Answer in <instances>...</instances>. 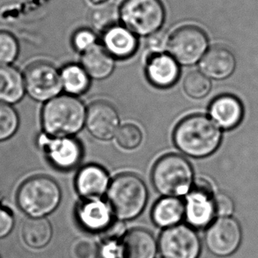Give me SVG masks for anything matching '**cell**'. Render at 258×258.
<instances>
[{"label": "cell", "mask_w": 258, "mask_h": 258, "mask_svg": "<svg viewBox=\"0 0 258 258\" xmlns=\"http://www.w3.org/2000/svg\"><path fill=\"white\" fill-rule=\"evenodd\" d=\"M173 141L178 150L187 156L207 157L220 146L221 132L210 117L196 114L178 122L173 133Z\"/></svg>", "instance_id": "6da1fadb"}, {"label": "cell", "mask_w": 258, "mask_h": 258, "mask_svg": "<svg viewBox=\"0 0 258 258\" xmlns=\"http://www.w3.org/2000/svg\"><path fill=\"white\" fill-rule=\"evenodd\" d=\"M87 108L77 96L60 94L42 108L44 133L51 137H74L86 124Z\"/></svg>", "instance_id": "7a4b0ae2"}, {"label": "cell", "mask_w": 258, "mask_h": 258, "mask_svg": "<svg viewBox=\"0 0 258 258\" xmlns=\"http://www.w3.org/2000/svg\"><path fill=\"white\" fill-rule=\"evenodd\" d=\"M106 195L115 219L124 222L140 216L147 206L149 194L141 178L123 173L112 180Z\"/></svg>", "instance_id": "3957f363"}, {"label": "cell", "mask_w": 258, "mask_h": 258, "mask_svg": "<svg viewBox=\"0 0 258 258\" xmlns=\"http://www.w3.org/2000/svg\"><path fill=\"white\" fill-rule=\"evenodd\" d=\"M152 182L162 197H186L194 183L193 168L189 161L180 154H166L155 162Z\"/></svg>", "instance_id": "277c9868"}, {"label": "cell", "mask_w": 258, "mask_h": 258, "mask_svg": "<svg viewBox=\"0 0 258 258\" xmlns=\"http://www.w3.org/2000/svg\"><path fill=\"white\" fill-rule=\"evenodd\" d=\"M62 191L53 178L36 175L21 185L17 193L18 206L31 218H43L59 206Z\"/></svg>", "instance_id": "5b68a950"}, {"label": "cell", "mask_w": 258, "mask_h": 258, "mask_svg": "<svg viewBox=\"0 0 258 258\" xmlns=\"http://www.w3.org/2000/svg\"><path fill=\"white\" fill-rule=\"evenodd\" d=\"M122 26L139 36H149L164 24L165 8L161 0H125L119 10Z\"/></svg>", "instance_id": "8992f818"}, {"label": "cell", "mask_w": 258, "mask_h": 258, "mask_svg": "<svg viewBox=\"0 0 258 258\" xmlns=\"http://www.w3.org/2000/svg\"><path fill=\"white\" fill-rule=\"evenodd\" d=\"M207 50V35L196 26L181 27L169 35L168 53L180 66L190 67L199 63Z\"/></svg>", "instance_id": "52a82bcc"}, {"label": "cell", "mask_w": 258, "mask_h": 258, "mask_svg": "<svg viewBox=\"0 0 258 258\" xmlns=\"http://www.w3.org/2000/svg\"><path fill=\"white\" fill-rule=\"evenodd\" d=\"M25 87L35 101L47 102L61 94L63 86L60 71L48 62H36L26 69Z\"/></svg>", "instance_id": "ba28073f"}, {"label": "cell", "mask_w": 258, "mask_h": 258, "mask_svg": "<svg viewBox=\"0 0 258 258\" xmlns=\"http://www.w3.org/2000/svg\"><path fill=\"white\" fill-rule=\"evenodd\" d=\"M158 242L162 258H199L201 252L195 229L184 224L164 229Z\"/></svg>", "instance_id": "9c48e42d"}, {"label": "cell", "mask_w": 258, "mask_h": 258, "mask_svg": "<svg viewBox=\"0 0 258 258\" xmlns=\"http://www.w3.org/2000/svg\"><path fill=\"white\" fill-rule=\"evenodd\" d=\"M37 142L49 162L59 170H72L82 161L83 147L74 137H51L42 133Z\"/></svg>", "instance_id": "30bf717a"}, {"label": "cell", "mask_w": 258, "mask_h": 258, "mask_svg": "<svg viewBox=\"0 0 258 258\" xmlns=\"http://www.w3.org/2000/svg\"><path fill=\"white\" fill-rule=\"evenodd\" d=\"M213 185L206 179L194 181L190 191L185 197V219L193 228H202L211 224L215 215Z\"/></svg>", "instance_id": "8fae6325"}, {"label": "cell", "mask_w": 258, "mask_h": 258, "mask_svg": "<svg viewBox=\"0 0 258 258\" xmlns=\"http://www.w3.org/2000/svg\"><path fill=\"white\" fill-rule=\"evenodd\" d=\"M242 234L240 225L231 217H221L210 225L206 233V247L217 256H228L237 250Z\"/></svg>", "instance_id": "7c38bea8"}, {"label": "cell", "mask_w": 258, "mask_h": 258, "mask_svg": "<svg viewBox=\"0 0 258 258\" xmlns=\"http://www.w3.org/2000/svg\"><path fill=\"white\" fill-rule=\"evenodd\" d=\"M85 126L96 140H111L121 126L118 112L107 101H94L87 108Z\"/></svg>", "instance_id": "4fadbf2b"}, {"label": "cell", "mask_w": 258, "mask_h": 258, "mask_svg": "<svg viewBox=\"0 0 258 258\" xmlns=\"http://www.w3.org/2000/svg\"><path fill=\"white\" fill-rule=\"evenodd\" d=\"M75 214L81 227L95 234H103L115 221L108 203L101 199H83Z\"/></svg>", "instance_id": "5bb4252c"}, {"label": "cell", "mask_w": 258, "mask_h": 258, "mask_svg": "<svg viewBox=\"0 0 258 258\" xmlns=\"http://www.w3.org/2000/svg\"><path fill=\"white\" fill-rule=\"evenodd\" d=\"M119 258H156L159 242L149 231L133 228L118 242Z\"/></svg>", "instance_id": "9a60e30c"}, {"label": "cell", "mask_w": 258, "mask_h": 258, "mask_svg": "<svg viewBox=\"0 0 258 258\" xmlns=\"http://www.w3.org/2000/svg\"><path fill=\"white\" fill-rule=\"evenodd\" d=\"M180 64L168 53L152 54L146 64V75L151 84L158 88H169L177 82Z\"/></svg>", "instance_id": "2e32d148"}, {"label": "cell", "mask_w": 258, "mask_h": 258, "mask_svg": "<svg viewBox=\"0 0 258 258\" xmlns=\"http://www.w3.org/2000/svg\"><path fill=\"white\" fill-rule=\"evenodd\" d=\"M111 180L108 171L96 164L86 165L75 178V188L83 199H101L107 194Z\"/></svg>", "instance_id": "e0dca14e"}, {"label": "cell", "mask_w": 258, "mask_h": 258, "mask_svg": "<svg viewBox=\"0 0 258 258\" xmlns=\"http://www.w3.org/2000/svg\"><path fill=\"white\" fill-rule=\"evenodd\" d=\"M101 41V45L115 59L130 58L139 47L137 35L124 26L118 24L105 30Z\"/></svg>", "instance_id": "ac0fdd59"}, {"label": "cell", "mask_w": 258, "mask_h": 258, "mask_svg": "<svg viewBox=\"0 0 258 258\" xmlns=\"http://www.w3.org/2000/svg\"><path fill=\"white\" fill-rule=\"evenodd\" d=\"M235 64V56L230 49L215 46L206 51L199 62V68L209 79L224 80L234 73Z\"/></svg>", "instance_id": "d6986e66"}, {"label": "cell", "mask_w": 258, "mask_h": 258, "mask_svg": "<svg viewBox=\"0 0 258 258\" xmlns=\"http://www.w3.org/2000/svg\"><path fill=\"white\" fill-rule=\"evenodd\" d=\"M211 119L223 129H233L243 117L241 101L231 94H223L213 100L210 105Z\"/></svg>", "instance_id": "ffe728a7"}, {"label": "cell", "mask_w": 258, "mask_h": 258, "mask_svg": "<svg viewBox=\"0 0 258 258\" xmlns=\"http://www.w3.org/2000/svg\"><path fill=\"white\" fill-rule=\"evenodd\" d=\"M81 64L91 79L102 81L113 74L115 59L103 46L97 44L81 54Z\"/></svg>", "instance_id": "44dd1931"}, {"label": "cell", "mask_w": 258, "mask_h": 258, "mask_svg": "<svg viewBox=\"0 0 258 258\" xmlns=\"http://www.w3.org/2000/svg\"><path fill=\"white\" fill-rule=\"evenodd\" d=\"M185 219L184 201L180 198L163 197L152 210V220L157 227L168 228L181 224Z\"/></svg>", "instance_id": "7402d4cb"}, {"label": "cell", "mask_w": 258, "mask_h": 258, "mask_svg": "<svg viewBox=\"0 0 258 258\" xmlns=\"http://www.w3.org/2000/svg\"><path fill=\"white\" fill-rule=\"evenodd\" d=\"M26 92L24 76L15 67L0 64V101L16 103Z\"/></svg>", "instance_id": "603a6c76"}, {"label": "cell", "mask_w": 258, "mask_h": 258, "mask_svg": "<svg viewBox=\"0 0 258 258\" xmlns=\"http://www.w3.org/2000/svg\"><path fill=\"white\" fill-rule=\"evenodd\" d=\"M22 238L32 248H42L49 244L52 238V227L49 220L43 218L29 217L22 227Z\"/></svg>", "instance_id": "cb8c5ba5"}, {"label": "cell", "mask_w": 258, "mask_h": 258, "mask_svg": "<svg viewBox=\"0 0 258 258\" xmlns=\"http://www.w3.org/2000/svg\"><path fill=\"white\" fill-rule=\"evenodd\" d=\"M63 90L67 94L79 96L85 94L90 87L91 78L81 64L70 63L60 71Z\"/></svg>", "instance_id": "d4e9b609"}, {"label": "cell", "mask_w": 258, "mask_h": 258, "mask_svg": "<svg viewBox=\"0 0 258 258\" xmlns=\"http://www.w3.org/2000/svg\"><path fill=\"white\" fill-rule=\"evenodd\" d=\"M211 88L212 83L209 78L199 71L187 74L183 81V90L187 95L193 99L206 97Z\"/></svg>", "instance_id": "484cf974"}, {"label": "cell", "mask_w": 258, "mask_h": 258, "mask_svg": "<svg viewBox=\"0 0 258 258\" xmlns=\"http://www.w3.org/2000/svg\"><path fill=\"white\" fill-rule=\"evenodd\" d=\"M115 139L117 145L122 149L134 150L142 143L143 133L136 124L126 123L120 126Z\"/></svg>", "instance_id": "4316f807"}, {"label": "cell", "mask_w": 258, "mask_h": 258, "mask_svg": "<svg viewBox=\"0 0 258 258\" xmlns=\"http://www.w3.org/2000/svg\"><path fill=\"white\" fill-rule=\"evenodd\" d=\"M19 123L20 119L16 110L8 103L0 101V141L14 136Z\"/></svg>", "instance_id": "83f0119b"}, {"label": "cell", "mask_w": 258, "mask_h": 258, "mask_svg": "<svg viewBox=\"0 0 258 258\" xmlns=\"http://www.w3.org/2000/svg\"><path fill=\"white\" fill-rule=\"evenodd\" d=\"M120 19L119 12L114 6L98 8L91 14V23L95 29L103 32L108 28L116 25V21Z\"/></svg>", "instance_id": "f1b7e54d"}, {"label": "cell", "mask_w": 258, "mask_h": 258, "mask_svg": "<svg viewBox=\"0 0 258 258\" xmlns=\"http://www.w3.org/2000/svg\"><path fill=\"white\" fill-rule=\"evenodd\" d=\"M19 54V43L11 33L0 31V64L14 62Z\"/></svg>", "instance_id": "f546056e"}, {"label": "cell", "mask_w": 258, "mask_h": 258, "mask_svg": "<svg viewBox=\"0 0 258 258\" xmlns=\"http://www.w3.org/2000/svg\"><path fill=\"white\" fill-rule=\"evenodd\" d=\"M71 258H97L99 248L89 237L78 238L71 246Z\"/></svg>", "instance_id": "4dcf8cb0"}, {"label": "cell", "mask_w": 258, "mask_h": 258, "mask_svg": "<svg viewBox=\"0 0 258 258\" xmlns=\"http://www.w3.org/2000/svg\"><path fill=\"white\" fill-rule=\"evenodd\" d=\"M72 43L76 51L83 54L97 45V36L90 29L82 28L74 34Z\"/></svg>", "instance_id": "1f68e13d"}, {"label": "cell", "mask_w": 258, "mask_h": 258, "mask_svg": "<svg viewBox=\"0 0 258 258\" xmlns=\"http://www.w3.org/2000/svg\"><path fill=\"white\" fill-rule=\"evenodd\" d=\"M169 35L164 30H159L149 35L147 40V48L152 54H160L168 51Z\"/></svg>", "instance_id": "d6a6232c"}, {"label": "cell", "mask_w": 258, "mask_h": 258, "mask_svg": "<svg viewBox=\"0 0 258 258\" xmlns=\"http://www.w3.org/2000/svg\"><path fill=\"white\" fill-rule=\"evenodd\" d=\"M213 206L215 215L221 217H229L234 213V206L233 200L229 196L220 193L213 198Z\"/></svg>", "instance_id": "836d02e7"}, {"label": "cell", "mask_w": 258, "mask_h": 258, "mask_svg": "<svg viewBox=\"0 0 258 258\" xmlns=\"http://www.w3.org/2000/svg\"><path fill=\"white\" fill-rule=\"evenodd\" d=\"M14 226L13 214L8 210L0 207V239L10 234Z\"/></svg>", "instance_id": "e575fe53"}, {"label": "cell", "mask_w": 258, "mask_h": 258, "mask_svg": "<svg viewBox=\"0 0 258 258\" xmlns=\"http://www.w3.org/2000/svg\"><path fill=\"white\" fill-rule=\"evenodd\" d=\"M91 3L99 6V5H102V4L106 3L108 0H89Z\"/></svg>", "instance_id": "d590c367"}, {"label": "cell", "mask_w": 258, "mask_h": 258, "mask_svg": "<svg viewBox=\"0 0 258 258\" xmlns=\"http://www.w3.org/2000/svg\"><path fill=\"white\" fill-rule=\"evenodd\" d=\"M0 258H1V257H0Z\"/></svg>", "instance_id": "8d00e7d4"}]
</instances>
